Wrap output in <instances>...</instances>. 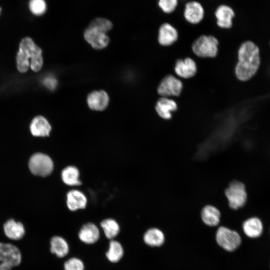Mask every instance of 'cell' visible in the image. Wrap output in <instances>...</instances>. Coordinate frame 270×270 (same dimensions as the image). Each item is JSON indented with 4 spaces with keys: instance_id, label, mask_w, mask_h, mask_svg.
<instances>
[{
    "instance_id": "6da1fadb",
    "label": "cell",
    "mask_w": 270,
    "mask_h": 270,
    "mask_svg": "<svg viewBox=\"0 0 270 270\" xmlns=\"http://www.w3.org/2000/svg\"><path fill=\"white\" fill-rule=\"evenodd\" d=\"M260 64L258 47L250 41L242 43L238 50V62L235 68L236 78L241 81L250 80L256 74Z\"/></svg>"
},
{
    "instance_id": "7a4b0ae2",
    "label": "cell",
    "mask_w": 270,
    "mask_h": 270,
    "mask_svg": "<svg viewBox=\"0 0 270 270\" xmlns=\"http://www.w3.org/2000/svg\"><path fill=\"white\" fill-rule=\"evenodd\" d=\"M16 60L20 72H26L30 66L33 71L38 72L43 66L42 50L31 38H24L20 42Z\"/></svg>"
},
{
    "instance_id": "3957f363",
    "label": "cell",
    "mask_w": 270,
    "mask_h": 270,
    "mask_svg": "<svg viewBox=\"0 0 270 270\" xmlns=\"http://www.w3.org/2000/svg\"><path fill=\"white\" fill-rule=\"evenodd\" d=\"M112 28V24L110 20L102 18H94L84 32V39L94 49H103L110 42L106 34Z\"/></svg>"
},
{
    "instance_id": "277c9868",
    "label": "cell",
    "mask_w": 270,
    "mask_h": 270,
    "mask_svg": "<svg viewBox=\"0 0 270 270\" xmlns=\"http://www.w3.org/2000/svg\"><path fill=\"white\" fill-rule=\"evenodd\" d=\"M224 194L228 206L232 210H237L242 208L246 202L248 194L245 185L242 182L232 181L224 190Z\"/></svg>"
},
{
    "instance_id": "5b68a950",
    "label": "cell",
    "mask_w": 270,
    "mask_h": 270,
    "mask_svg": "<svg viewBox=\"0 0 270 270\" xmlns=\"http://www.w3.org/2000/svg\"><path fill=\"white\" fill-rule=\"evenodd\" d=\"M218 40L213 36L202 35L192 43V52L200 58H214L218 53Z\"/></svg>"
},
{
    "instance_id": "8992f818",
    "label": "cell",
    "mask_w": 270,
    "mask_h": 270,
    "mask_svg": "<svg viewBox=\"0 0 270 270\" xmlns=\"http://www.w3.org/2000/svg\"><path fill=\"white\" fill-rule=\"evenodd\" d=\"M216 238L218 244L228 252L236 250L242 243V238L239 233L224 226L218 227Z\"/></svg>"
},
{
    "instance_id": "52a82bcc",
    "label": "cell",
    "mask_w": 270,
    "mask_h": 270,
    "mask_svg": "<svg viewBox=\"0 0 270 270\" xmlns=\"http://www.w3.org/2000/svg\"><path fill=\"white\" fill-rule=\"evenodd\" d=\"M28 168L32 174L44 177L52 173L54 168V164L49 156L38 152L34 154L30 158Z\"/></svg>"
},
{
    "instance_id": "ba28073f",
    "label": "cell",
    "mask_w": 270,
    "mask_h": 270,
    "mask_svg": "<svg viewBox=\"0 0 270 270\" xmlns=\"http://www.w3.org/2000/svg\"><path fill=\"white\" fill-rule=\"evenodd\" d=\"M183 88L182 82L172 74L164 76L160 80L157 92L161 97L178 96Z\"/></svg>"
},
{
    "instance_id": "9c48e42d",
    "label": "cell",
    "mask_w": 270,
    "mask_h": 270,
    "mask_svg": "<svg viewBox=\"0 0 270 270\" xmlns=\"http://www.w3.org/2000/svg\"><path fill=\"white\" fill-rule=\"evenodd\" d=\"M22 261L20 250L11 244L0 242V262L12 268L18 266Z\"/></svg>"
},
{
    "instance_id": "30bf717a",
    "label": "cell",
    "mask_w": 270,
    "mask_h": 270,
    "mask_svg": "<svg viewBox=\"0 0 270 270\" xmlns=\"http://www.w3.org/2000/svg\"><path fill=\"white\" fill-rule=\"evenodd\" d=\"M174 71L178 77L188 79L196 75L197 72V66L196 62L190 58H180L176 62Z\"/></svg>"
},
{
    "instance_id": "8fae6325",
    "label": "cell",
    "mask_w": 270,
    "mask_h": 270,
    "mask_svg": "<svg viewBox=\"0 0 270 270\" xmlns=\"http://www.w3.org/2000/svg\"><path fill=\"white\" fill-rule=\"evenodd\" d=\"M241 228L246 236L253 238L260 237L264 230L262 220L258 216L247 218L242 222Z\"/></svg>"
},
{
    "instance_id": "7c38bea8",
    "label": "cell",
    "mask_w": 270,
    "mask_h": 270,
    "mask_svg": "<svg viewBox=\"0 0 270 270\" xmlns=\"http://www.w3.org/2000/svg\"><path fill=\"white\" fill-rule=\"evenodd\" d=\"M178 37L176 29L169 23L162 24L158 29V41L164 46H172L176 42Z\"/></svg>"
},
{
    "instance_id": "4fadbf2b",
    "label": "cell",
    "mask_w": 270,
    "mask_h": 270,
    "mask_svg": "<svg viewBox=\"0 0 270 270\" xmlns=\"http://www.w3.org/2000/svg\"><path fill=\"white\" fill-rule=\"evenodd\" d=\"M204 14V8L198 2L190 1L186 4L184 16L188 22L197 24L202 20Z\"/></svg>"
},
{
    "instance_id": "5bb4252c",
    "label": "cell",
    "mask_w": 270,
    "mask_h": 270,
    "mask_svg": "<svg viewBox=\"0 0 270 270\" xmlns=\"http://www.w3.org/2000/svg\"><path fill=\"white\" fill-rule=\"evenodd\" d=\"M178 105L175 100L166 97H160L156 102L155 110L160 118L168 120L172 118V112L176 110Z\"/></svg>"
},
{
    "instance_id": "9a60e30c",
    "label": "cell",
    "mask_w": 270,
    "mask_h": 270,
    "mask_svg": "<svg viewBox=\"0 0 270 270\" xmlns=\"http://www.w3.org/2000/svg\"><path fill=\"white\" fill-rule=\"evenodd\" d=\"M109 96L104 90H94L90 93L86 99L88 107L92 110L102 111L108 106Z\"/></svg>"
},
{
    "instance_id": "2e32d148",
    "label": "cell",
    "mask_w": 270,
    "mask_h": 270,
    "mask_svg": "<svg viewBox=\"0 0 270 270\" xmlns=\"http://www.w3.org/2000/svg\"><path fill=\"white\" fill-rule=\"evenodd\" d=\"M202 222L206 226L216 227L220 222L221 213L218 208L211 204L202 208L200 212Z\"/></svg>"
},
{
    "instance_id": "e0dca14e",
    "label": "cell",
    "mask_w": 270,
    "mask_h": 270,
    "mask_svg": "<svg viewBox=\"0 0 270 270\" xmlns=\"http://www.w3.org/2000/svg\"><path fill=\"white\" fill-rule=\"evenodd\" d=\"M215 16L217 25L219 27L222 28H230L232 25L234 12L230 6L222 4L216 9Z\"/></svg>"
},
{
    "instance_id": "ac0fdd59",
    "label": "cell",
    "mask_w": 270,
    "mask_h": 270,
    "mask_svg": "<svg viewBox=\"0 0 270 270\" xmlns=\"http://www.w3.org/2000/svg\"><path fill=\"white\" fill-rule=\"evenodd\" d=\"M30 131L35 136H46L50 134L52 128L48 120L43 116H38L32 120Z\"/></svg>"
},
{
    "instance_id": "d6986e66",
    "label": "cell",
    "mask_w": 270,
    "mask_h": 270,
    "mask_svg": "<svg viewBox=\"0 0 270 270\" xmlns=\"http://www.w3.org/2000/svg\"><path fill=\"white\" fill-rule=\"evenodd\" d=\"M4 232L5 235L10 239L19 240L25 234V228L23 224L14 219L8 220L4 224Z\"/></svg>"
},
{
    "instance_id": "ffe728a7",
    "label": "cell",
    "mask_w": 270,
    "mask_h": 270,
    "mask_svg": "<svg viewBox=\"0 0 270 270\" xmlns=\"http://www.w3.org/2000/svg\"><path fill=\"white\" fill-rule=\"evenodd\" d=\"M78 237L82 242L92 244L96 242L100 238V232L98 227L92 223L84 225L78 233Z\"/></svg>"
},
{
    "instance_id": "44dd1931",
    "label": "cell",
    "mask_w": 270,
    "mask_h": 270,
    "mask_svg": "<svg viewBox=\"0 0 270 270\" xmlns=\"http://www.w3.org/2000/svg\"><path fill=\"white\" fill-rule=\"evenodd\" d=\"M87 200L84 194L81 192L72 190L68 192L66 204L70 210H76L86 207Z\"/></svg>"
},
{
    "instance_id": "7402d4cb",
    "label": "cell",
    "mask_w": 270,
    "mask_h": 270,
    "mask_svg": "<svg viewBox=\"0 0 270 270\" xmlns=\"http://www.w3.org/2000/svg\"><path fill=\"white\" fill-rule=\"evenodd\" d=\"M144 240L146 244L151 246H159L164 242V234L162 231L157 228L148 229L144 235Z\"/></svg>"
},
{
    "instance_id": "603a6c76",
    "label": "cell",
    "mask_w": 270,
    "mask_h": 270,
    "mask_svg": "<svg viewBox=\"0 0 270 270\" xmlns=\"http://www.w3.org/2000/svg\"><path fill=\"white\" fill-rule=\"evenodd\" d=\"M50 252L59 258L66 256L68 252L69 247L67 242L62 238L54 236L50 241Z\"/></svg>"
},
{
    "instance_id": "cb8c5ba5",
    "label": "cell",
    "mask_w": 270,
    "mask_h": 270,
    "mask_svg": "<svg viewBox=\"0 0 270 270\" xmlns=\"http://www.w3.org/2000/svg\"><path fill=\"white\" fill-rule=\"evenodd\" d=\"M80 173L78 169L74 166H68L62 172V178L64 184L68 186H79L81 182L79 180Z\"/></svg>"
},
{
    "instance_id": "d4e9b609",
    "label": "cell",
    "mask_w": 270,
    "mask_h": 270,
    "mask_svg": "<svg viewBox=\"0 0 270 270\" xmlns=\"http://www.w3.org/2000/svg\"><path fill=\"white\" fill-rule=\"evenodd\" d=\"M124 250L121 244L116 240H111L106 253L108 259L112 262H118L122 257Z\"/></svg>"
},
{
    "instance_id": "484cf974",
    "label": "cell",
    "mask_w": 270,
    "mask_h": 270,
    "mask_svg": "<svg viewBox=\"0 0 270 270\" xmlns=\"http://www.w3.org/2000/svg\"><path fill=\"white\" fill-rule=\"evenodd\" d=\"M106 237L109 239L115 238L119 233L120 226L118 222L112 218H107L100 223Z\"/></svg>"
},
{
    "instance_id": "4316f807",
    "label": "cell",
    "mask_w": 270,
    "mask_h": 270,
    "mask_svg": "<svg viewBox=\"0 0 270 270\" xmlns=\"http://www.w3.org/2000/svg\"><path fill=\"white\" fill-rule=\"evenodd\" d=\"M28 6L30 12L36 16L43 14L46 10L44 0H30Z\"/></svg>"
},
{
    "instance_id": "83f0119b",
    "label": "cell",
    "mask_w": 270,
    "mask_h": 270,
    "mask_svg": "<svg viewBox=\"0 0 270 270\" xmlns=\"http://www.w3.org/2000/svg\"><path fill=\"white\" fill-rule=\"evenodd\" d=\"M178 0H158V5L163 12L170 14L176 8Z\"/></svg>"
},
{
    "instance_id": "f1b7e54d",
    "label": "cell",
    "mask_w": 270,
    "mask_h": 270,
    "mask_svg": "<svg viewBox=\"0 0 270 270\" xmlns=\"http://www.w3.org/2000/svg\"><path fill=\"white\" fill-rule=\"evenodd\" d=\"M64 270H84L82 262L76 258H70L64 264Z\"/></svg>"
},
{
    "instance_id": "f546056e",
    "label": "cell",
    "mask_w": 270,
    "mask_h": 270,
    "mask_svg": "<svg viewBox=\"0 0 270 270\" xmlns=\"http://www.w3.org/2000/svg\"><path fill=\"white\" fill-rule=\"evenodd\" d=\"M56 78L52 76H48L43 80L44 86L50 90H54L57 86Z\"/></svg>"
},
{
    "instance_id": "4dcf8cb0",
    "label": "cell",
    "mask_w": 270,
    "mask_h": 270,
    "mask_svg": "<svg viewBox=\"0 0 270 270\" xmlns=\"http://www.w3.org/2000/svg\"><path fill=\"white\" fill-rule=\"evenodd\" d=\"M12 268L11 266L5 263L1 262L0 264V270H10Z\"/></svg>"
},
{
    "instance_id": "1f68e13d",
    "label": "cell",
    "mask_w": 270,
    "mask_h": 270,
    "mask_svg": "<svg viewBox=\"0 0 270 270\" xmlns=\"http://www.w3.org/2000/svg\"><path fill=\"white\" fill-rule=\"evenodd\" d=\"M1 10H2V8H0V14Z\"/></svg>"
},
{
    "instance_id": "d6a6232c",
    "label": "cell",
    "mask_w": 270,
    "mask_h": 270,
    "mask_svg": "<svg viewBox=\"0 0 270 270\" xmlns=\"http://www.w3.org/2000/svg\"><path fill=\"white\" fill-rule=\"evenodd\" d=\"M269 230H270V229H269Z\"/></svg>"
}]
</instances>
